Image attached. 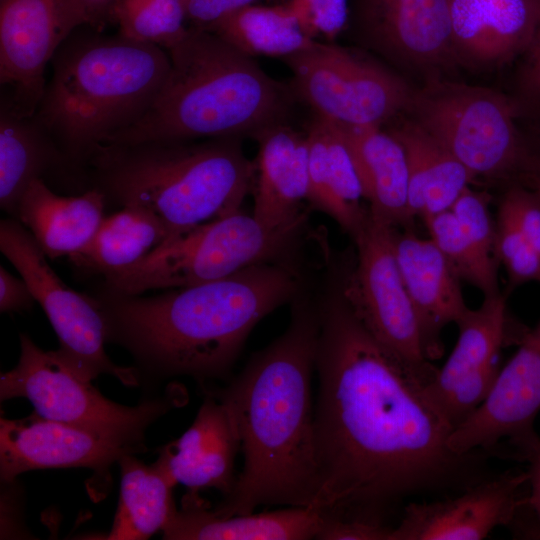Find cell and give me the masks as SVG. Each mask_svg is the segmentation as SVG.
Masks as SVG:
<instances>
[{
  "label": "cell",
  "mask_w": 540,
  "mask_h": 540,
  "mask_svg": "<svg viewBox=\"0 0 540 540\" xmlns=\"http://www.w3.org/2000/svg\"><path fill=\"white\" fill-rule=\"evenodd\" d=\"M317 299L314 502L331 516L388 525L408 498L458 494L492 477L486 457L458 455L453 428L424 384L365 327L345 288L344 265L331 261Z\"/></svg>",
  "instance_id": "1"
},
{
  "label": "cell",
  "mask_w": 540,
  "mask_h": 540,
  "mask_svg": "<svg viewBox=\"0 0 540 540\" xmlns=\"http://www.w3.org/2000/svg\"><path fill=\"white\" fill-rule=\"evenodd\" d=\"M285 331L213 392L240 436L243 467L212 511L247 514L260 506H313L319 490L312 379L319 335L317 300L303 290Z\"/></svg>",
  "instance_id": "2"
},
{
  "label": "cell",
  "mask_w": 540,
  "mask_h": 540,
  "mask_svg": "<svg viewBox=\"0 0 540 540\" xmlns=\"http://www.w3.org/2000/svg\"><path fill=\"white\" fill-rule=\"evenodd\" d=\"M295 261L261 263L227 277L157 295L97 286L107 342L145 370L199 381L227 376L254 327L302 291Z\"/></svg>",
  "instance_id": "3"
},
{
  "label": "cell",
  "mask_w": 540,
  "mask_h": 540,
  "mask_svg": "<svg viewBox=\"0 0 540 540\" xmlns=\"http://www.w3.org/2000/svg\"><path fill=\"white\" fill-rule=\"evenodd\" d=\"M239 140L100 144L85 163L87 188L100 191L106 206L152 212L165 225L170 241L241 210L253 189L256 167Z\"/></svg>",
  "instance_id": "4"
},
{
  "label": "cell",
  "mask_w": 540,
  "mask_h": 540,
  "mask_svg": "<svg viewBox=\"0 0 540 540\" xmlns=\"http://www.w3.org/2000/svg\"><path fill=\"white\" fill-rule=\"evenodd\" d=\"M166 51L170 70L152 105L105 143L255 137L283 122L287 89L215 33L188 27Z\"/></svg>",
  "instance_id": "5"
},
{
  "label": "cell",
  "mask_w": 540,
  "mask_h": 540,
  "mask_svg": "<svg viewBox=\"0 0 540 540\" xmlns=\"http://www.w3.org/2000/svg\"><path fill=\"white\" fill-rule=\"evenodd\" d=\"M50 63L34 116L84 174L94 149L149 109L170 70L162 47L88 25L76 28Z\"/></svg>",
  "instance_id": "6"
},
{
  "label": "cell",
  "mask_w": 540,
  "mask_h": 540,
  "mask_svg": "<svg viewBox=\"0 0 540 540\" xmlns=\"http://www.w3.org/2000/svg\"><path fill=\"white\" fill-rule=\"evenodd\" d=\"M306 221L271 229L241 209L163 243L100 284L143 294L218 280L256 264L294 261Z\"/></svg>",
  "instance_id": "7"
},
{
  "label": "cell",
  "mask_w": 540,
  "mask_h": 540,
  "mask_svg": "<svg viewBox=\"0 0 540 540\" xmlns=\"http://www.w3.org/2000/svg\"><path fill=\"white\" fill-rule=\"evenodd\" d=\"M409 113L478 177L516 182L527 151L514 99L481 86L431 77L413 91Z\"/></svg>",
  "instance_id": "8"
},
{
  "label": "cell",
  "mask_w": 540,
  "mask_h": 540,
  "mask_svg": "<svg viewBox=\"0 0 540 540\" xmlns=\"http://www.w3.org/2000/svg\"><path fill=\"white\" fill-rule=\"evenodd\" d=\"M395 226L368 213L344 254L347 296L369 332L424 386L438 368L426 358L419 322L394 251Z\"/></svg>",
  "instance_id": "9"
},
{
  "label": "cell",
  "mask_w": 540,
  "mask_h": 540,
  "mask_svg": "<svg viewBox=\"0 0 540 540\" xmlns=\"http://www.w3.org/2000/svg\"><path fill=\"white\" fill-rule=\"evenodd\" d=\"M19 338L18 363L0 377L1 401L26 398L41 417L137 438H143L146 428L176 405L174 391L132 407L113 402L81 377L58 350L45 351L23 333Z\"/></svg>",
  "instance_id": "10"
},
{
  "label": "cell",
  "mask_w": 540,
  "mask_h": 540,
  "mask_svg": "<svg viewBox=\"0 0 540 540\" xmlns=\"http://www.w3.org/2000/svg\"><path fill=\"white\" fill-rule=\"evenodd\" d=\"M298 95L316 116L341 125L379 126L401 113L414 89L379 62L349 48L314 41L284 58Z\"/></svg>",
  "instance_id": "11"
},
{
  "label": "cell",
  "mask_w": 540,
  "mask_h": 540,
  "mask_svg": "<svg viewBox=\"0 0 540 540\" xmlns=\"http://www.w3.org/2000/svg\"><path fill=\"white\" fill-rule=\"evenodd\" d=\"M0 251L28 284L58 337L57 350L81 377L92 381L109 374L124 385L138 384L135 369L113 363L105 352L107 328L99 301L71 289L58 277L19 220H1Z\"/></svg>",
  "instance_id": "12"
},
{
  "label": "cell",
  "mask_w": 540,
  "mask_h": 540,
  "mask_svg": "<svg viewBox=\"0 0 540 540\" xmlns=\"http://www.w3.org/2000/svg\"><path fill=\"white\" fill-rule=\"evenodd\" d=\"M82 25L86 20L77 0H0L1 99L33 116L46 87L47 64Z\"/></svg>",
  "instance_id": "13"
},
{
  "label": "cell",
  "mask_w": 540,
  "mask_h": 540,
  "mask_svg": "<svg viewBox=\"0 0 540 540\" xmlns=\"http://www.w3.org/2000/svg\"><path fill=\"white\" fill-rule=\"evenodd\" d=\"M455 324L457 342L436 376L424 386L427 399L453 430L490 394L501 370V349L526 333L515 335L501 292L484 296L479 308H468Z\"/></svg>",
  "instance_id": "14"
},
{
  "label": "cell",
  "mask_w": 540,
  "mask_h": 540,
  "mask_svg": "<svg viewBox=\"0 0 540 540\" xmlns=\"http://www.w3.org/2000/svg\"><path fill=\"white\" fill-rule=\"evenodd\" d=\"M143 438L50 420L33 412L21 419H0V478L11 483L28 471L84 467L100 476L127 454L146 450Z\"/></svg>",
  "instance_id": "15"
},
{
  "label": "cell",
  "mask_w": 540,
  "mask_h": 540,
  "mask_svg": "<svg viewBox=\"0 0 540 540\" xmlns=\"http://www.w3.org/2000/svg\"><path fill=\"white\" fill-rule=\"evenodd\" d=\"M519 345L485 401L451 432L447 444L452 452L490 450L506 439L523 459L540 442L534 429L540 411V321Z\"/></svg>",
  "instance_id": "16"
},
{
  "label": "cell",
  "mask_w": 540,
  "mask_h": 540,
  "mask_svg": "<svg viewBox=\"0 0 540 540\" xmlns=\"http://www.w3.org/2000/svg\"><path fill=\"white\" fill-rule=\"evenodd\" d=\"M527 484V471H509L453 497L407 503L390 540H482L513 521L527 502L522 497Z\"/></svg>",
  "instance_id": "17"
},
{
  "label": "cell",
  "mask_w": 540,
  "mask_h": 540,
  "mask_svg": "<svg viewBox=\"0 0 540 540\" xmlns=\"http://www.w3.org/2000/svg\"><path fill=\"white\" fill-rule=\"evenodd\" d=\"M365 40L386 57L425 71L457 64L449 0H356Z\"/></svg>",
  "instance_id": "18"
},
{
  "label": "cell",
  "mask_w": 540,
  "mask_h": 540,
  "mask_svg": "<svg viewBox=\"0 0 540 540\" xmlns=\"http://www.w3.org/2000/svg\"><path fill=\"white\" fill-rule=\"evenodd\" d=\"M241 450L240 436L228 406L213 392L206 393L190 427L160 448L155 461L189 492L216 489L223 497L236 483L234 464Z\"/></svg>",
  "instance_id": "19"
},
{
  "label": "cell",
  "mask_w": 540,
  "mask_h": 540,
  "mask_svg": "<svg viewBox=\"0 0 540 540\" xmlns=\"http://www.w3.org/2000/svg\"><path fill=\"white\" fill-rule=\"evenodd\" d=\"M457 64L502 66L523 55L540 23V0H449Z\"/></svg>",
  "instance_id": "20"
},
{
  "label": "cell",
  "mask_w": 540,
  "mask_h": 540,
  "mask_svg": "<svg viewBox=\"0 0 540 540\" xmlns=\"http://www.w3.org/2000/svg\"><path fill=\"white\" fill-rule=\"evenodd\" d=\"M394 251L399 270L415 310L426 358L443 355V329L456 323L468 310L460 278L444 255L429 239L410 228L394 231Z\"/></svg>",
  "instance_id": "21"
},
{
  "label": "cell",
  "mask_w": 540,
  "mask_h": 540,
  "mask_svg": "<svg viewBox=\"0 0 540 540\" xmlns=\"http://www.w3.org/2000/svg\"><path fill=\"white\" fill-rule=\"evenodd\" d=\"M254 138L258 155L252 215L271 229L306 221L301 205L309 191L307 135L280 122Z\"/></svg>",
  "instance_id": "22"
},
{
  "label": "cell",
  "mask_w": 540,
  "mask_h": 540,
  "mask_svg": "<svg viewBox=\"0 0 540 540\" xmlns=\"http://www.w3.org/2000/svg\"><path fill=\"white\" fill-rule=\"evenodd\" d=\"M329 517L315 506L221 516L188 491L162 533L170 540H310L319 538Z\"/></svg>",
  "instance_id": "23"
},
{
  "label": "cell",
  "mask_w": 540,
  "mask_h": 540,
  "mask_svg": "<svg viewBox=\"0 0 540 540\" xmlns=\"http://www.w3.org/2000/svg\"><path fill=\"white\" fill-rule=\"evenodd\" d=\"M59 176L87 190L86 176L67 158L35 116L16 112L0 101V207L16 217L18 203L31 182Z\"/></svg>",
  "instance_id": "24"
},
{
  "label": "cell",
  "mask_w": 540,
  "mask_h": 540,
  "mask_svg": "<svg viewBox=\"0 0 540 540\" xmlns=\"http://www.w3.org/2000/svg\"><path fill=\"white\" fill-rule=\"evenodd\" d=\"M105 206V197L97 189L61 196L37 179L22 195L15 219L30 231L48 259L68 258L92 240L105 217Z\"/></svg>",
  "instance_id": "25"
},
{
  "label": "cell",
  "mask_w": 540,
  "mask_h": 540,
  "mask_svg": "<svg viewBox=\"0 0 540 540\" xmlns=\"http://www.w3.org/2000/svg\"><path fill=\"white\" fill-rule=\"evenodd\" d=\"M306 135L307 201L352 237L363 224L368 208L361 204L363 189L347 144L334 122L318 116Z\"/></svg>",
  "instance_id": "26"
},
{
  "label": "cell",
  "mask_w": 540,
  "mask_h": 540,
  "mask_svg": "<svg viewBox=\"0 0 540 540\" xmlns=\"http://www.w3.org/2000/svg\"><path fill=\"white\" fill-rule=\"evenodd\" d=\"M352 156L369 209L395 227L409 228L408 169L404 148L379 126L335 123Z\"/></svg>",
  "instance_id": "27"
},
{
  "label": "cell",
  "mask_w": 540,
  "mask_h": 540,
  "mask_svg": "<svg viewBox=\"0 0 540 540\" xmlns=\"http://www.w3.org/2000/svg\"><path fill=\"white\" fill-rule=\"evenodd\" d=\"M402 144L408 169V207L422 220L450 210L473 178L466 167L413 119L389 131Z\"/></svg>",
  "instance_id": "28"
},
{
  "label": "cell",
  "mask_w": 540,
  "mask_h": 540,
  "mask_svg": "<svg viewBox=\"0 0 540 540\" xmlns=\"http://www.w3.org/2000/svg\"><path fill=\"white\" fill-rule=\"evenodd\" d=\"M120 496L105 539L145 540L163 531L176 514L175 483L156 463L147 465L135 454L122 456Z\"/></svg>",
  "instance_id": "29"
},
{
  "label": "cell",
  "mask_w": 540,
  "mask_h": 540,
  "mask_svg": "<svg viewBox=\"0 0 540 540\" xmlns=\"http://www.w3.org/2000/svg\"><path fill=\"white\" fill-rule=\"evenodd\" d=\"M168 239L163 222L139 207H123L105 216L88 245L68 257L71 264L103 277L125 270Z\"/></svg>",
  "instance_id": "30"
},
{
  "label": "cell",
  "mask_w": 540,
  "mask_h": 540,
  "mask_svg": "<svg viewBox=\"0 0 540 540\" xmlns=\"http://www.w3.org/2000/svg\"><path fill=\"white\" fill-rule=\"evenodd\" d=\"M242 53L253 56L288 57L315 40L296 17L278 4H251L206 28Z\"/></svg>",
  "instance_id": "31"
},
{
  "label": "cell",
  "mask_w": 540,
  "mask_h": 540,
  "mask_svg": "<svg viewBox=\"0 0 540 540\" xmlns=\"http://www.w3.org/2000/svg\"><path fill=\"white\" fill-rule=\"evenodd\" d=\"M435 243L461 280L478 288L484 296L500 292L498 261L484 254L467 236L451 210L423 220Z\"/></svg>",
  "instance_id": "32"
},
{
  "label": "cell",
  "mask_w": 540,
  "mask_h": 540,
  "mask_svg": "<svg viewBox=\"0 0 540 540\" xmlns=\"http://www.w3.org/2000/svg\"><path fill=\"white\" fill-rule=\"evenodd\" d=\"M186 5L157 0H118L114 22L127 38L167 50L185 34Z\"/></svg>",
  "instance_id": "33"
},
{
  "label": "cell",
  "mask_w": 540,
  "mask_h": 540,
  "mask_svg": "<svg viewBox=\"0 0 540 540\" xmlns=\"http://www.w3.org/2000/svg\"><path fill=\"white\" fill-rule=\"evenodd\" d=\"M495 256L508 275L509 286L540 282V253L507 219L496 222Z\"/></svg>",
  "instance_id": "34"
},
{
  "label": "cell",
  "mask_w": 540,
  "mask_h": 540,
  "mask_svg": "<svg viewBox=\"0 0 540 540\" xmlns=\"http://www.w3.org/2000/svg\"><path fill=\"white\" fill-rule=\"evenodd\" d=\"M286 7L313 40L333 41L349 21L348 0H270Z\"/></svg>",
  "instance_id": "35"
},
{
  "label": "cell",
  "mask_w": 540,
  "mask_h": 540,
  "mask_svg": "<svg viewBox=\"0 0 540 540\" xmlns=\"http://www.w3.org/2000/svg\"><path fill=\"white\" fill-rule=\"evenodd\" d=\"M450 210L476 246L487 256L496 259V224L489 211L488 196L468 186L458 196Z\"/></svg>",
  "instance_id": "36"
},
{
  "label": "cell",
  "mask_w": 540,
  "mask_h": 540,
  "mask_svg": "<svg viewBox=\"0 0 540 540\" xmlns=\"http://www.w3.org/2000/svg\"><path fill=\"white\" fill-rule=\"evenodd\" d=\"M498 216L511 222L540 253V195L521 184H511L503 194Z\"/></svg>",
  "instance_id": "37"
},
{
  "label": "cell",
  "mask_w": 540,
  "mask_h": 540,
  "mask_svg": "<svg viewBox=\"0 0 540 540\" xmlns=\"http://www.w3.org/2000/svg\"><path fill=\"white\" fill-rule=\"evenodd\" d=\"M523 56L517 82L518 97L514 101L519 116L540 121V23L531 45ZM535 126H540V122Z\"/></svg>",
  "instance_id": "38"
},
{
  "label": "cell",
  "mask_w": 540,
  "mask_h": 540,
  "mask_svg": "<svg viewBox=\"0 0 540 540\" xmlns=\"http://www.w3.org/2000/svg\"><path fill=\"white\" fill-rule=\"evenodd\" d=\"M393 526L330 516L318 539L321 540H390Z\"/></svg>",
  "instance_id": "39"
},
{
  "label": "cell",
  "mask_w": 540,
  "mask_h": 540,
  "mask_svg": "<svg viewBox=\"0 0 540 540\" xmlns=\"http://www.w3.org/2000/svg\"><path fill=\"white\" fill-rule=\"evenodd\" d=\"M254 2L255 0H186V16L192 26L206 29L226 15Z\"/></svg>",
  "instance_id": "40"
},
{
  "label": "cell",
  "mask_w": 540,
  "mask_h": 540,
  "mask_svg": "<svg viewBox=\"0 0 540 540\" xmlns=\"http://www.w3.org/2000/svg\"><path fill=\"white\" fill-rule=\"evenodd\" d=\"M36 302L28 284L21 277L0 267V311L12 313L29 310Z\"/></svg>",
  "instance_id": "41"
},
{
  "label": "cell",
  "mask_w": 540,
  "mask_h": 540,
  "mask_svg": "<svg viewBox=\"0 0 540 540\" xmlns=\"http://www.w3.org/2000/svg\"><path fill=\"white\" fill-rule=\"evenodd\" d=\"M526 139V157L515 183L526 186L540 195V126H533L526 133Z\"/></svg>",
  "instance_id": "42"
},
{
  "label": "cell",
  "mask_w": 540,
  "mask_h": 540,
  "mask_svg": "<svg viewBox=\"0 0 540 540\" xmlns=\"http://www.w3.org/2000/svg\"><path fill=\"white\" fill-rule=\"evenodd\" d=\"M86 20V25L102 31L114 22L118 0H77Z\"/></svg>",
  "instance_id": "43"
},
{
  "label": "cell",
  "mask_w": 540,
  "mask_h": 540,
  "mask_svg": "<svg viewBox=\"0 0 540 540\" xmlns=\"http://www.w3.org/2000/svg\"><path fill=\"white\" fill-rule=\"evenodd\" d=\"M523 460L529 463L527 473L530 494L526 504H529L536 514L540 536V442L525 455Z\"/></svg>",
  "instance_id": "44"
},
{
  "label": "cell",
  "mask_w": 540,
  "mask_h": 540,
  "mask_svg": "<svg viewBox=\"0 0 540 540\" xmlns=\"http://www.w3.org/2000/svg\"><path fill=\"white\" fill-rule=\"evenodd\" d=\"M157 1L178 2V3H185L186 5V0H157Z\"/></svg>",
  "instance_id": "45"
}]
</instances>
